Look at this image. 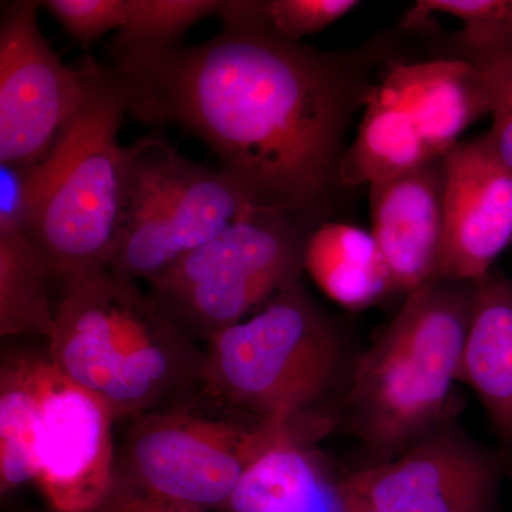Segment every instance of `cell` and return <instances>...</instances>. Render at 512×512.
Segmentation results:
<instances>
[{
  "instance_id": "cell-6",
  "label": "cell",
  "mask_w": 512,
  "mask_h": 512,
  "mask_svg": "<svg viewBox=\"0 0 512 512\" xmlns=\"http://www.w3.org/2000/svg\"><path fill=\"white\" fill-rule=\"evenodd\" d=\"M318 427L264 420L202 390L128 424L116 457V481L195 510H224L245 471L265 451Z\"/></svg>"
},
{
  "instance_id": "cell-2",
  "label": "cell",
  "mask_w": 512,
  "mask_h": 512,
  "mask_svg": "<svg viewBox=\"0 0 512 512\" xmlns=\"http://www.w3.org/2000/svg\"><path fill=\"white\" fill-rule=\"evenodd\" d=\"M49 359L119 420L160 409L202 387L205 352L150 292L103 271L63 291Z\"/></svg>"
},
{
  "instance_id": "cell-1",
  "label": "cell",
  "mask_w": 512,
  "mask_h": 512,
  "mask_svg": "<svg viewBox=\"0 0 512 512\" xmlns=\"http://www.w3.org/2000/svg\"><path fill=\"white\" fill-rule=\"evenodd\" d=\"M392 37L350 50L291 42L224 23L200 45L111 60L134 119L201 140L261 207L330 221L346 194L340 167L350 124L396 62Z\"/></svg>"
},
{
  "instance_id": "cell-19",
  "label": "cell",
  "mask_w": 512,
  "mask_h": 512,
  "mask_svg": "<svg viewBox=\"0 0 512 512\" xmlns=\"http://www.w3.org/2000/svg\"><path fill=\"white\" fill-rule=\"evenodd\" d=\"M52 274L28 232L0 225V335L49 339L55 326Z\"/></svg>"
},
{
  "instance_id": "cell-14",
  "label": "cell",
  "mask_w": 512,
  "mask_h": 512,
  "mask_svg": "<svg viewBox=\"0 0 512 512\" xmlns=\"http://www.w3.org/2000/svg\"><path fill=\"white\" fill-rule=\"evenodd\" d=\"M372 93L403 110L437 157L457 146L471 124L491 114L487 77L463 59L396 60L380 74Z\"/></svg>"
},
{
  "instance_id": "cell-7",
  "label": "cell",
  "mask_w": 512,
  "mask_h": 512,
  "mask_svg": "<svg viewBox=\"0 0 512 512\" xmlns=\"http://www.w3.org/2000/svg\"><path fill=\"white\" fill-rule=\"evenodd\" d=\"M261 207L220 167L195 163L157 136L126 147L119 234L109 269L147 284Z\"/></svg>"
},
{
  "instance_id": "cell-5",
  "label": "cell",
  "mask_w": 512,
  "mask_h": 512,
  "mask_svg": "<svg viewBox=\"0 0 512 512\" xmlns=\"http://www.w3.org/2000/svg\"><path fill=\"white\" fill-rule=\"evenodd\" d=\"M202 390L264 420L329 429L318 409L338 389L345 346L302 279L205 343Z\"/></svg>"
},
{
  "instance_id": "cell-4",
  "label": "cell",
  "mask_w": 512,
  "mask_h": 512,
  "mask_svg": "<svg viewBox=\"0 0 512 512\" xmlns=\"http://www.w3.org/2000/svg\"><path fill=\"white\" fill-rule=\"evenodd\" d=\"M89 90L42 161L28 167L25 231L63 291L109 269L119 234L126 147L119 131L130 111L126 83L92 59Z\"/></svg>"
},
{
  "instance_id": "cell-20",
  "label": "cell",
  "mask_w": 512,
  "mask_h": 512,
  "mask_svg": "<svg viewBox=\"0 0 512 512\" xmlns=\"http://www.w3.org/2000/svg\"><path fill=\"white\" fill-rule=\"evenodd\" d=\"M37 400L33 356L3 362L0 373V490L10 493L36 477Z\"/></svg>"
},
{
  "instance_id": "cell-15",
  "label": "cell",
  "mask_w": 512,
  "mask_h": 512,
  "mask_svg": "<svg viewBox=\"0 0 512 512\" xmlns=\"http://www.w3.org/2000/svg\"><path fill=\"white\" fill-rule=\"evenodd\" d=\"M460 382L483 404L495 433L512 450V279L488 274L476 284Z\"/></svg>"
},
{
  "instance_id": "cell-24",
  "label": "cell",
  "mask_w": 512,
  "mask_h": 512,
  "mask_svg": "<svg viewBox=\"0 0 512 512\" xmlns=\"http://www.w3.org/2000/svg\"><path fill=\"white\" fill-rule=\"evenodd\" d=\"M42 8L62 25L74 42L86 47L110 30L123 28L127 0H45Z\"/></svg>"
},
{
  "instance_id": "cell-13",
  "label": "cell",
  "mask_w": 512,
  "mask_h": 512,
  "mask_svg": "<svg viewBox=\"0 0 512 512\" xmlns=\"http://www.w3.org/2000/svg\"><path fill=\"white\" fill-rule=\"evenodd\" d=\"M444 156L369 187L372 235L394 291L409 293L436 279L446 227Z\"/></svg>"
},
{
  "instance_id": "cell-22",
  "label": "cell",
  "mask_w": 512,
  "mask_h": 512,
  "mask_svg": "<svg viewBox=\"0 0 512 512\" xmlns=\"http://www.w3.org/2000/svg\"><path fill=\"white\" fill-rule=\"evenodd\" d=\"M221 0H127L126 22L109 45L111 60L181 45L201 20L218 15Z\"/></svg>"
},
{
  "instance_id": "cell-23",
  "label": "cell",
  "mask_w": 512,
  "mask_h": 512,
  "mask_svg": "<svg viewBox=\"0 0 512 512\" xmlns=\"http://www.w3.org/2000/svg\"><path fill=\"white\" fill-rule=\"evenodd\" d=\"M360 6L356 0H222L221 23H251L291 42L322 32Z\"/></svg>"
},
{
  "instance_id": "cell-12",
  "label": "cell",
  "mask_w": 512,
  "mask_h": 512,
  "mask_svg": "<svg viewBox=\"0 0 512 512\" xmlns=\"http://www.w3.org/2000/svg\"><path fill=\"white\" fill-rule=\"evenodd\" d=\"M446 227L436 278L477 284L512 242V174L490 131L444 154Z\"/></svg>"
},
{
  "instance_id": "cell-18",
  "label": "cell",
  "mask_w": 512,
  "mask_h": 512,
  "mask_svg": "<svg viewBox=\"0 0 512 512\" xmlns=\"http://www.w3.org/2000/svg\"><path fill=\"white\" fill-rule=\"evenodd\" d=\"M363 110L359 131L340 167L346 190L389 183L437 157L399 107L370 93Z\"/></svg>"
},
{
  "instance_id": "cell-8",
  "label": "cell",
  "mask_w": 512,
  "mask_h": 512,
  "mask_svg": "<svg viewBox=\"0 0 512 512\" xmlns=\"http://www.w3.org/2000/svg\"><path fill=\"white\" fill-rule=\"evenodd\" d=\"M318 225L295 212L256 207L175 262L148 292L188 336L207 343L301 281Z\"/></svg>"
},
{
  "instance_id": "cell-9",
  "label": "cell",
  "mask_w": 512,
  "mask_h": 512,
  "mask_svg": "<svg viewBox=\"0 0 512 512\" xmlns=\"http://www.w3.org/2000/svg\"><path fill=\"white\" fill-rule=\"evenodd\" d=\"M39 0L2 3L0 164L35 165L55 146L89 90V67H67L40 30Z\"/></svg>"
},
{
  "instance_id": "cell-26",
  "label": "cell",
  "mask_w": 512,
  "mask_h": 512,
  "mask_svg": "<svg viewBox=\"0 0 512 512\" xmlns=\"http://www.w3.org/2000/svg\"><path fill=\"white\" fill-rule=\"evenodd\" d=\"M92 512H207L151 497L114 481L106 500Z\"/></svg>"
},
{
  "instance_id": "cell-10",
  "label": "cell",
  "mask_w": 512,
  "mask_h": 512,
  "mask_svg": "<svg viewBox=\"0 0 512 512\" xmlns=\"http://www.w3.org/2000/svg\"><path fill=\"white\" fill-rule=\"evenodd\" d=\"M37 400L36 477L55 512H92L113 490L116 417L109 406L33 356Z\"/></svg>"
},
{
  "instance_id": "cell-21",
  "label": "cell",
  "mask_w": 512,
  "mask_h": 512,
  "mask_svg": "<svg viewBox=\"0 0 512 512\" xmlns=\"http://www.w3.org/2000/svg\"><path fill=\"white\" fill-rule=\"evenodd\" d=\"M436 13L463 23L451 39L448 59L512 55V0H419L404 15L403 29L417 28Z\"/></svg>"
},
{
  "instance_id": "cell-3",
  "label": "cell",
  "mask_w": 512,
  "mask_h": 512,
  "mask_svg": "<svg viewBox=\"0 0 512 512\" xmlns=\"http://www.w3.org/2000/svg\"><path fill=\"white\" fill-rule=\"evenodd\" d=\"M476 284L433 279L406 296L345 393L350 430L375 463L392 460L448 423Z\"/></svg>"
},
{
  "instance_id": "cell-17",
  "label": "cell",
  "mask_w": 512,
  "mask_h": 512,
  "mask_svg": "<svg viewBox=\"0 0 512 512\" xmlns=\"http://www.w3.org/2000/svg\"><path fill=\"white\" fill-rule=\"evenodd\" d=\"M305 272L329 299L349 311L369 308L394 291L372 232L346 222L326 221L313 229Z\"/></svg>"
},
{
  "instance_id": "cell-11",
  "label": "cell",
  "mask_w": 512,
  "mask_h": 512,
  "mask_svg": "<svg viewBox=\"0 0 512 512\" xmlns=\"http://www.w3.org/2000/svg\"><path fill=\"white\" fill-rule=\"evenodd\" d=\"M503 464L450 421L339 488L375 512H495Z\"/></svg>"
},
{
  "instance_id": "cell-25",
  "label": "cell",
  "mask_w": 512,
  "mask_h": 512,
  "mask_svg": "<svg viewBox=\"0 0 512 512\" xmlns=\"http://www.w3.org/2000/svg\"><path fill=\"white\" fill-rule=\"evenodd\" d=\"M468 62V60H467ZM487 77L491 90V137L498 157L512 174V55L471 60Z\"/></svg>"
},
{
  "instance_id": "cell-16",
  "label": "cell",
  "mask_w": 512,
  "mask_h": 512,
  "mask_svg": "<svg viewBox=\"0 0 512 512\" xmlns=\"http://www.w3.org/2000/svg\"><path fill=\"white\" fill-rule=\"evenodd\" d=\"M306 443L292 437L265 451L245 471L222 512H343L339 483L329 480Z\"/></svg>"
}]
</instances>
